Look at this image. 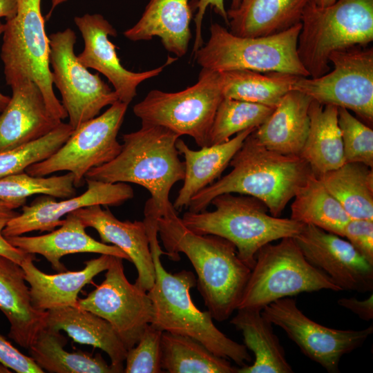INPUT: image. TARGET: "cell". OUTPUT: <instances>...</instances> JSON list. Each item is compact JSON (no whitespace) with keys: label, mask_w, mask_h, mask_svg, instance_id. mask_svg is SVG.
Wrapping results in <instances>:
<instances>
[{"label":"cell","mask_w":373,"mask_h":373,"mask_svg":"<svg viewBox=\"0 0 373 373\" xmlns=\"http://www.w3.org/2000/svg\"><path fill=\"white\" fill-rule=\"evenodd\" d=\"M74 22L84 39L83 51L77 56L80 63L104 75L111 83L118 99L129 104L137 95V88L143 82L159 75L164 68L175 59L169 58L164 65L143 72H132L121 64L116 46L108 39L116 37L117 31L100 14H85L75 17Z\"/></svg>","instance_id":"cell-17"},{"label":"cell","mask_w":373,"mask_h":373,"mask_svg":"<svg viewBox=\"0 0 373 373\" xmlns=\"http://www.w3.org/2000/svg\"><path fill=\"white\" fill-rule=\"evenodd\" d=\"M11 89L10 101L0 114V152L36 140L62 122L51 115L33 81H23Z\"/></svg>","instance_id":"cell-20"},{"label":"cell","mask_w":373,"mask_h":373,"mask_svg":"<svg viewBox=\"0 0 373 373\" xmlns=\"http://www.w3.org/2000/svg\"><path fill=\"white\" fill-rule=\"evenodd\" d=\"M301 27L300 22L274 35L247 37L214 23L209 40L194 53L195 58L202 68L215 72L249 70L309 77L297 52Z\"/></svg>","instance_id":"cell-7"},{"label":"cell","mask_w":373,"mask_h":373,"mask_svg":"<svg viewBox=\"0 0 373 373\" xmlns=\"http://www.w3.org/2000/svg\"><path fill=\"white\" fill-rule=\"evenodd\" d=\"M240 2L241 0H231V4L229 9H236L239 6ZM209 6L213 8L215 12L223 19L225 23L229 26V21L227 11L224 7V0H198L196 3L197 12L194 18L195 36L193 48V54L203 44L202 38V25L205 12Z\"/></svg>","instance_id":"cell-44"},{"label":"cell","mask_w":373,"mask_h":373,"mask_svg":"<svg viewBox=\"0 0 373 373\" xmlns=\"http://www.w3.org/2000/svg\"><path fill=\"white\" fill-rule=\"evenodd\" d=\"M223 98L219 73L202 68L194 85L175 93L151 90L133 106V113L142 124L189 135L202 148L209 146L211 128Z\"/></svg>","instance_id":"cell-10"},{"label":"cell","mask_w":373,"mask_h":373,"mask_svg":"<svg viewBox=\"0 0 373 373\" xmlns=\"http://www.w3.org/2000/svg\"><path fill=\"white\" fill-rule=\"evenodd\" d=\"M74 128L61 122L46 135L20 146L0 152V178L23 172L55 153L68 139Z\"/></svg>","instance_id":"cell-38"},{"label":"cell","mask_w":373,"mask_h":373,"mask_svg":"<svg viewBox=\"0 0 373 373\" xmlns=\"http://www.w3.org/2000/svg\"><path fill=\"white\" fill-rule=\"evenodd\" d=\"M73 174L39 177L26 172L11 174L0 178V199L25 204L27 198L37 194L54 198H69L76 195Z\"/></svg>","instance_id":"cell-37"},{"label":"cell","mask_w":373,"mask_h":373,"mask_svg":"<svg viewBox=\"0 0 373 373\" xmlns=\"http://www.w3.org/2000/svg\"><path fill=\"white\" fill-rule=\"evenodd\" d=\"M300 22L298 55L309 77H318L330 70L332 52L373 41V0H336L326 7L311 0Z\"/></svg>","instance_id":"cell-6"},{"label":"cell","mask_w":373,"mask_h":373,"mask_svg":"<svg viewBox=\"0 0 373 373\" xmlns=\"http://www.w3.org/2000/svg\"><path fill=\"white\" fill-rule=\"evenodd\" d=\"M179 137L165 127L142 124L139 130L124 134L119 153L90 169L85 180L139 184L151 196L145 211L156 218L176 212L169 194L173 186L184 178V164L175 145Z\"/></svg>","instance_id":"cell-3"},{"label":"cell","mask_w":373,"mask_h":373,"mask_svg":"<svg viewBox=\"0 0 373 373\" xmlns=\"http://www.w3.org/2000/svg\"><path fill=\"white\" fill-rule=\"evenodd\" d=\"M191 18L189 0H149L139 21L124 35L132 41L160 37L169 52L180 57L188 50Z\"/></svg>","instance_id":"cell-25"},{"label":"cell","mask_w":373,"mask_h":373,"mask_svg":"<svg viewBox=\"0 0 373 373\" xmlns=\"http://www.w3.org/2000/svg\"><path fill=\"white\" fill-rule=\"evenodd\" d=\"M315 4L319 7H326L334 3L336 0H313Z\"/></svg>","instance_id":"cell-48"},{"label":"cell","mask_w":373,"mask_h":373,"mask_svg":"<svg viewBox=\"0 0 373 373\" xmlns=\"http://www.w3.org/2000/svg\"><path fill=\"white\" fill-rule=\"evenodd\" d=\"M66 343L59 331L45 327L29 347V356L44 371L51 373H118L100 354L93 356L81 351L69 352L64 348Z\"/></svg>","instance_id":"cell-32"},{"label":"cell","mask_w":373,"mask_h":373,"mask_svg":"<svg viewBox=\"0 0 373 373\" xmlns=\"http://www.w3.org/2000/svg\"><path fill=\"white\" fill-rule=\"evenodd\" d=\"M0 310L10 323L8 336L29 349L46 327L47 311L33 307L21 265L0 255Z\"/></svg>","instance_id":"cell-23"},{"label":"cell","mask_w":373,"mask_h":373,"mask_svg":"<svg viewBox=\"0 0 373 373\" xmlns=\"http://www.w3.org/2000/svg\"><path fill=\"white\" fill-rule=\"evenodd\" d=\"M345 163L359 162L373 167V131L344 108H338Z\"/></svg>","instance_id":"cell-39"},{"label":"cell","mask_w":373,"mask_h":373,"mask_svg":"<svg viewBox=\"0 0 373 373\" xmlns=\"http://www.w3.org/2000/svg\"><path fill=\"white\" fill-rule=\"evenodd\" d=\"M263 316L283 329L309 358L329 373L339 372L341 358L360 347L372 334L373 327L361 330L336 329L308 318L289 297L275 300L261 310Z\"/></svg>","instance_id":"cell-14"},{"label":"cell","mask_w":373,"mask_h":373,"mask_svg":"<svg viewBox=\"0 0 373 373\" xmlns=\"http://www.w3.org/2000/svg\"><path fill=\"white\" fill-rule=\"evenodd\" d=\"M157 236L155 230L148 232L155 271V283L147 291L153 307L150 324L162 332L194 338L215 355L240 367L248 365L252 358L246 346L219 330L210 312L200 311L193 303L190 294L196 286L193 273L182 270L172 274L163 267L160 256L167 253L161 249Z\"/></svg>","instance_id":"cell-4"},{"label":"cell","mask_w":373,"mask_h":373,"mask_svg":"<svg viewBox=\"0 0 373 373\" xmlns=\"http://www.w3.org/2000/svg\"><path fill=\"white\" fill-rule=\"evenodd\" d=\"M162 370L169 373H236L228 359L218 356L189 336L163 332Z\"/></svg>","instance_id":"cell-35"},{"label":"cell","mask_w":373,"mask_h":373,"mask_svg":"<svg viewBox=\"0 0 373 373\" xmlns=\"http://www.w3.org/2000/svg\"><path fill=\"white\" fill-rule=\"evenodd\" d=\"M294 239L305 258L341 289H373V265L341 236L306 224Z\"/></svg>","instance_id":"cell-16"},{"label":"cell","mask_w":373,"mask_h":373,"mask_svg":"<svg viewBox=\"0 0 373 373\" xmlns=\"http://www.w3.org/2000/svg\"><path fill=\"white\" fill-rule=\"evenodd\" d=\"M0 363L18 373H43L30 356L16 349L0 334Z\"/></svg>","instance_id":"cell-42"},{"label":"cell","mask_w":373,"mask_h":373,"mask_svg":"<svg viewBox=\"0 0 373 373\" xmlns=\"http://www.w3.org/2000/svg\"><path fill=\"white\" fill-rule=\"evenodd\" d=\"M157 234L169 258L184 254L196 274V287L213 318L222 322L237 310L251 269L238 256L235 245L212 234L189 229L176 212L157 220Z\"/></svg>","instance_id":"cell-1"},{"label":"cell","mask_w":373,"mask_h":373,"mask_svg":"<svg viewBox=\"0 0 373 373\" xmlns=\"http://www.w3.org/2000/svg\"><path fill=\"white\" fill-rule=\"evenodd\" d=\"M323 289L341 291L308 262L294 238H284L277 244L265 245L257 252L238 309L262 310L278 299Z\"/></svg>","instance_id":"cell-9"},{"label":"cell","mask_w":373,"mask_h":373,"mask_svg":"<svg viewBox=\"0 0 373 373\" xmlns=\"http://www.w3.org/2000/svg\"><path fill=\"white\" fill-rule=\"evenodd\" d=\"M87 189L82 195L57 201L42 195L13 218L3 230L5 238L22 236L33 231H52L64 222L61 218L83 207L93 205L119 206L133 198L132 187L125 182L109 183L85 180Z\"/></svg>","instance_id":"cell-18"},{"label":"cell","mask_w":373,"mask_h":373,"mask_svg":"<svg viewBox=\"0 0 373 373\" xmlns=\"http://www.w3.org/2000/svg\"><path fill=\"white\" fill-rule=\"evenodd\" d=\"M46 327L64 330L76 343L105 352L118 373L124 372L127 350L111 325L105 319L77 306H64L47 311Z\"/></svg>","instance_id":"cell-27"},{"label":"cell","mask_w":373,"mask_h":373,"mask_svg":"<svg viewBox=\"0 0 373 373\" xmlns=\"http://www.w3.org/2000/svg\"><path fill=\"white\" fill-rule=\"evenodd\" d=\"M122 260L112 256L105 279L77 306L107 321L128 350L151 323L153 307L147 291L128 280Z\"/></svg>","instance_id":"cell-15"},{"label":"cell","mask_w":373,"mask_h":373,"mask_svg":"<svg viewBox=\"0 0 373 373\" xmlns=\"http://www.w3.org/2000/svg\"><path fill=\"white\" fill-rule=\"evenodd\" d=\"M86 226L74 213L68 214L57 230L38 236L6 238L8 242L25 254H40L56 271H65L61 258L68 254L95 253L107 254L130 261L128 255L115 245L99 242L86 232Z\"/></svg>","instance_id":"cell-22"},{"label":"cell","mask_w":373,"mask_h":373,"mask_svg":"<svg viewBox=\"0 0 373 373\" xmlns=\"http://www.w3.org/2000/svg\"><path fill=\"white\" fill-rule=\"evenodd\" d=\"M309 115V129L300 156L318 176L345 163L338 107L312 100Z\"/></svg>","instance_id":"cell-30"},{"label":"cell","mask_w":373,"mask_h":373,"mask_svg":"<svg viewBox=\"0 0 373 373\" xmlns=\"http://www.w3.org/2000/svg\"><path fill=\"white\" fill-rule=\"evenodd\" d=\"M333 70L316 77H300L291 90L323 105L354 112L369 124L373 122V48L354 46L332 52Z\"/></svg>","instance_id":"cell-12"},{"label":"cell","mask_w":373,"mask_h":373,"mask_svg":"<svg viewBox=\"0 0 373 373\" xmlns=\"http://www.w3.org/2000/svg\"><path fill=\"white\" fill-rule=\"evenodd\" d=\"M352 219L373 220V170L346 162L317 176Z\"/></svg>","instance_id":"cell-31"},{"label":"cell","mask_w":373,"mask_h":373,"mask_svg":"<svg viewBox=\"0 0 373 373\" xmlns=\"http://www.w3.org/2000/svg\"><path fill=\"white\" fill-rule=\"evenodd\" d=\"M293 198L291 219L343 237L351 218L316 175L308 178Z\"/></svg>","instance_id":"cell-33"},{"label":"cell","mask_w":373,"mask_h":373,"mask_svg":"<svg viewBox=\"0 0 373 373\" xmlns=\"http://www.w3.org/2000/svg\"><path fill=\"white\" fill-rule=\"evenodd\" d=\"M19 207L15 202L0 199V255L20 265L29 254L12 246L3 236V230L8 223L19 213L15 211Z\"/></svg>","instance_id":"cell-43"},{"label":"cell","mask_w":373,"mask_h":373,"mask_svg":"<svg viewBox=\"0 0 373 373\" xmlns=\"http://www.w3.org/2000/svg\"><path fill=\"white\" fill-rule=\"evenodd\" d=\"M274 109V107L224 97L214 117L209 145L225 142L235 134L258 127Z\"/></svg>","instance_id":"cell-36"},{"label":"cell","mask_w":373,"mask_h":373,"mask_svg":"<svg viewBox=\"0 0 373 373\" xmlns=\"http://www.w3.org/2000/svg\"><path fill=\"white\" fill-rule=\"evenodd\" d=\"M128 104L117 100L102 115L74 129L66 142L47 159L29 166L25 171L44 177L58 171L73 174L75 187L85 182L86 173L113 160L121 151L117 136Z\"/></svg>","instance_id":"cell-11"},{"label":"cell","mask_w":373,"mask_h":373,"mask_svg":"<svg viewBox=\"0 0 373 373\" xmlns=\"http://www.w3.org/2000/svg\"><path fill=\"white\" fill-rule=\"evenodd\" d=\"M224 97L276 107L300 77L279 72H218Z\"/></svg>","instance_id":"cell-34"},{"label":"cell","mask_w":373,"mask_h":373,"mask_svg":"<svg viewBox=\"0 0 373 373\" xmlns=\"http://www.w3.org/2000/svg\"><path fill=\"white\" fill-rule=\"evenodd\" d=\"M17 11V0H0V18L8 20L14 17Z\"/></svg>","instance_id":"cell-46"},{"label":"cell","mask_w":373,"mask_h":373,"mask_svg":"<svg viewBox=\"0 0 373 373\" xmlns=\"http://www.w3.org/2000/svg\"><path fill=\"white\" fill-rule=\"evenodd\" d=\"M2 35L0 55L6 84L11 88L26 80L33 81L51 115L61 121L66 119L67 113L52 88L49 37L41 0H17V13L6 20Z\"/></svg>","instance_id":"cell-8"},{"label":"cell","mask_w":373,"mask_h":373,"mask_svg":"<svg viewBox=\"0 0 373 373\" xmlns=\"http://www.w3.org/2000/svg\"><path fill=\"white\" fill-rule=\"evenodd\" d=\"M230 323L241 332L245 345L254 355L253 364L240 367L237 373H291L285 350L274 334L273 324L261 310L254 308L237 309Z\"/></svg>","instance_id":"cell-29"},{"label":"cell","mask_w":373,"mask_h":373,"mask_svg":"<svg viewBox=\"0 0 373 373\" xmlns=\"http://www.w3.org/2000/svg\"><path fill=\"white\" fill-rule=\"evenodd\" d=\"M68 0H51V7L50 10L48 13V16H50L52 11L55 10L56 7L59 6L60 4L67 1Z\"/></svg>","instance_id":"cell-49"},{"label":"cell","mask_w":373,"mask_h":373,"mask_svg":"<svg viewBox=\"0 0 373 373\" xmlns=\"http://www.w3.org/2000/svg\"><path fill=\"white\" fill-rule=\"evenodd\" d=\"M86 227L95 229L102 242L111 243L124 251L137 270L135 285L148 291L153 285L155 271L147 229L144 221H122L101 205L83 207L73 211Z\"/></svg>","instance_id":"cell-19"},{"label":"cell","mask_w":373,"mask_h":373,"mask_svg":"<svg viewBox=\"0 0 373 373\" xmlns=\"http://www.w3.org/2000/svg\"><path fill=\"white\" fill-rule=\"evenodd\" d=\"M338 304L351 311L363 321H369L373 318V294L365 300L356 298H341Z\"/></svg>","instance_id":"cell-45"},{"label":"cell","mask_w":373,"mask_h":373,"mask_svg":"<svg viewBox=\"0 0 373 373\" xmlns=\"http://www.w3.org/2000/svg\"><path fill=\"white\" fill-rule=\"evenodd\" d=\"M232 170L197 193L189 211L206 210L211 201L223 193H239L262 201L271 215L280 217L299 188L313 174L300 155L269 150L249 134L229 162Z\"/></svg>","instance_id":"cell-2"},{"label":"cell","mask_w":373,"mask_h":373,"mask_svg":"<svg viewBox=\"0 0 373 373\" xmlns=\"http://www.w3.org/2000/svg\"><path fill=\"white\" fill-rule=\"evenodd\" d=\"M311 0H241L239 6L229 9V32L240 37L274 35L300 23Z\"/></svg>","instance_id":"cell-28"},{"label":"cell","mask_w":373,"mask_h":373,"mask_svg":"<svg viewBox=\"0 0 373 373\" xmlns=\"http://www.w3.org/2000/svg\"><path fill=\"white\" fill-rule=\"evenodd\" d=\"M211 204L215 207L213 211H188L182 222L198 234L216 235L232 242L240 260L251 269L261 247L284 238H294L305 225L271 215L262 201L250 195L223 193Z\"/></svg>","instance_id":"cell-5"},{"label":"cell","mask_w":373,"mask_h":373,"mask_svg":"<svg viewBox=\"0 0 373 373\" xmlns=\"http://www.w3.org/2000/svg\"><path fill=\"white\" fill-rule=\"evenodd\" d=\"M162 331L149 324L137 344L128 350L125 359L126 373H160Z\"/></svg>","instance_id":"cell-40"},{"label":"cell","mask_w":373,"mask_h":373,"mask_svg":"<svg viewBox=\"0 0 373 373\" xmlns=\"http://www.w3.org/2000/svg\"><path fill=\"white\" fill-rule=\"evenodd\" d=\"M256 128L245 130L225 142L204 146L198 151L191 149L182 140H177L176 148L184 157V178L173 204L176 211L188 208L193 196L220 176L246 137Z\"/></svg>","instance_id":"cell-26"},{"label":"cell","mask_w":373,"mask_h":373,"mask_svg":"<svg viewBox=\"0 0 373 373\" xmlns=\"http://www.w3.org/2000/svg\"><path fill=\"white\" fill-rule=\"evenodd\" d=\"M48 37L52 84L61 93L68 124L75 129L119 100L118 97L98 73H90L78 60L74 51L77 37L71 28Z\"/></svg>","instance_id":"cell-13"},{"label":"cell","mask_w":373,"mask_h":373,"mask_svg":"<svg viewBox=\"0 0 373 373\" xmlns=\"http://www.w3.org/2000/svg\"><path fill=\"white\" fill-rule=\"evenodd\" d=\"M343 237L373 265V220L351 218L345 226Z\"/></svg>","instance_id":"cell-41"},{"label":"cell","mask_w":373,"mask_h":373,"mask_svg":"<svg viewBox=\"0 0 373 373\" xmlns=\"http://www.w3.org/2000/svg\"><path fill=\"white\" fill-rule=\"evenodd\" d=\"M312 100L300 91L289 90L251 135L269 150L300 155L309 129V108Z\"/></svg>","instance_id":"cell-24"},{"label":"cell","mask_w":373,"mask_h":373,"mask_svg":"<svg viewBox=\"0 0 373 373\" xmlns=\"http://www.w3.org/2000/svg\"><path fill=\"white\" fill-rule=\"evenodd\" d=\"M4 30V23L0 21V36L3 34ZM10 97L3 95L0 92V114L6 107L10 101Z\"/></svg>","instance_id":"cell-47"},{"label":"cell","mask_w":373,"mask_h":373,"mask_svg":"<svg viewBox=\"0 0 373 373\" xmlns=\"http://www.w3.org/2000/svg\"><path fill=\"white\" fill-rule=\"evenodd\" d=\"M111 257V255L101 254L98 258L86 261L84 268L81 270L47 274L34 265L35 255L28 254L20 265L30 286L32 305L39 311L77 306L79 291L97 274L108 268Z\"/></svg>","instance_id":"cell-21"}]
</instances>
